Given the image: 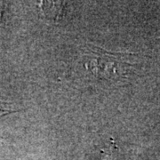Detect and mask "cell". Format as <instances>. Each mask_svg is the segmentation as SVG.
Segmentation results:
<instances>
[{
	"label": "cell",
	"mask_w": 160,
	"mask_h": 160,
	"mask_svg": "<svg viewBox=\"0 0 160 160\" xmlns=\"http://www.w3.org/2000/svg\"><path fill=\"white\" fill-rule=\"evenodd\" d=\"M40 7L44 12L45 16L48 20L56 21L62 16L64 3L63 2H50L43 1L40 2Z\"/></svg>",
	"instance_id": "7a4b0ae2"
},
{
	"label": "cell",
	"mask_w": 160,
	"mask_h": 160,
	"mask_svg": "<svg viewBox=\"0 0 160 160\" xmlns=\"http://www.w3.org/2000/svg\"><path fill=\"white\" fill-rule=\"evenodd\" d=\"M101 160H118V148L111 139L105 148L101 150Z\"/></svg>",
	"instance_id": "3957f363"
},
{
	"label": "cell",
	"mask_w": 160,
	"mask_h": 160,
	"mask_svg": "<svg viewBox=\"0 0 160 160\" xmlns=\"http://www.w3.org/2000/svg\"><path fill=\"white\" fill-rule=\"evenodd\" d=\"M86 66L99 79H118L126 78L137 62L136 54L112 52L89 44L86 47Z\"/></svg>",
	"instance_id": "6da1fadb"
}]
</instances>
